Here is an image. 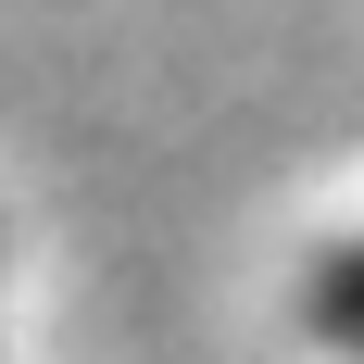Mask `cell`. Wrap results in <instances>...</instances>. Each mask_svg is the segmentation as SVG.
<instances>
[{"label": "cell", "mask_w": 364, "mask_h": 364, "mask_svg": "<svg viewBox=\"0 0 364 364\" xmlns=\"http://www.w3.org/2000/svg\"><path fill=\"white\" fill-rule=\"evenodd\" d=\"M327 327H339V339H364V252H339V264H327Z\"/></svg>", "instance_id": "6da1fadb"}]
</instances>
